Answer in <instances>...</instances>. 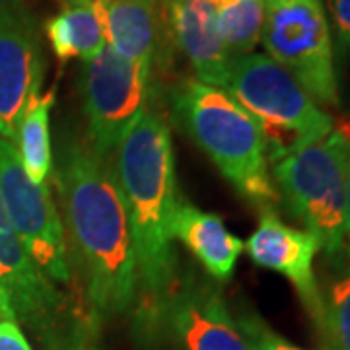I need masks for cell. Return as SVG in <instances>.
Here are the masks:
<instances>
[{
  "label": "cell",
  "instance_id": "1",
  "mask_svg": "<svg viewBox=\"0 0 350 350\" xmlns=\"http://www.w3.org/2000/svg\"><path fill=\"white\" fill-rule=\"evenodd\" d=\"M55 181L68 239L84 276L92 319L98 323L123 315L137 300V259L111 163L96 156L88 140L63 131Z\"/></svg>",
  "mask_w": 350,
  "mask_h": 350
},
{
  "label": "cell",
  "instance_id": "2",
  "mask_svg": "<svg viewBox=\"0 0 350 350\" xmlns=\"http://www.w3.org/2000/svg\"><path fill=\"white\" fill-rule=\"evenodd\" d=\"M113 158V175L133 232L138 288L146 298V306L138 312V325H142L165 300L177 278L174 216L181 199L172 131L162 113L148 107Z\"/></svg>",
  "mask_w": 350,
  "mask_h": 350
},
{
  "label": "cell",
  "instance_id": "3",
  "mask_svg": "<svg viewBox=\"0 0 350 350\" xmlns=\"http://www.w3.org/2000/svg\"><path fill=\"white\" fill-rule=\"evenodd\" d=\"M177 126L204 152L243 199L273 208L280 200L261 133L251 115L222 88L187 80L172 94Z\"/></svg>",
  "mask_w": 350,
  "mask_h": 350
},
{
  "label": "cell",
  "instance_id": "4",
  "mask_svg": "<svg viewBox=\"0 0 350 350\" xmlns=\"http://www.w3.org/2000/svg\"><path fill=\"white\" fill-rule=\"evenodd\" d=\"M224 90L255 121L269 162H280L335 129V119L265 53L232 59Z\"/></svg>",
  "mask_w": 350,
  "mask_h": 350
},
{
  "label": "cell",
  "instance_id": "5",
  "mask_svg": "<svg viewBox=\"0 0 350 350\" xmlns=\"http://www.w3.org/2000/svg\"><path fill=\"white\" fill-rule=\"evenodd\" d=\"M350 172V133L337 126L325 138L275 163L278 197L329 257L345 251V193Z\"/></svg>",
  "mask_w": 350,
  "mask_h": 350
},
{
  "label": "cell",
  "instance_id": "6",
  "mask_svg": "<svg viewBox=\"0 0 350 350\" xmlns=\"http://www.w3.org/2000/svg\"><path fill=\"white\" fill-rule=\"evenodd\" d=\"M261 43L317 103L338 107L333 36L321 0H265Z\"/></svg>",
  "mask_w": 350,
  "mask_h": 350
},
{
  "label": "cell",
  "instance_id": "7",
  "mask_svg": "<svg viewBox=\"0 0 350 350\" xmlns=\"http://www.w3.org/2000/svg\"><path fill=\"white\" fill-rule=\"evenodd\" d=\"M82 109L86 140L96 156L107 158L148 111L152 70L107 45L82 66Z\"/></svg>",
  "mask_w": 350,
  "mask_h": 350
},
{
  "label": "cell",
  "instance_id": "8",
  "mask_svg": "<svg viewBox=\"0 0 350 350\" xmlns=\"http://www.w3.org/2000/svg\"><path fill=\"white\" fill-rule=\"evenodd\" d=\"M0 202L29 259L53 284H70L72 262L49 187L33 183L12 142L0 137Z\"/></svg>",
  "mask_w": 350,
  "mask_h": 350
},
{
  "label": "cell",
  "instance_id": "9",
  "mask_svg": "<svg viewBox=\"0 0 350 350\" xmlns=\"http://www.w3.org/2000/svg\"><path fill=\"white\" fill-rule=\"evenodd\" d=\"M138 331L144 340L165 333L175 350H251L220 288L195 275L172 288Z\"/></svg>",
  "mask_w": 350,
  "mask_h": 350
},
{
  "label": "cell",
  "instance_id": "10",
  "mask_svg": "<svg viewBox=\"0 0 350 350\" xmlns=\"http://www.w3.org/2000/svg\"><path fill=\"white\" fill-rule=\"evenodd\" d=\"M0 292L8 298L14 315L38 331L43 342L64 333L80 319L68 312L64 294L29 259L24 243L0 202Z\"/></svg>",
  "mask_w": 350,
  "mask_h": 350
},
{
  "label": "cell",
  "instance_id": "11",
  "mask_svg": "<svg viewBox=\"0 0 350 350\" xmlns=\"http://www.w3.org/2000/svg\"><path fill=\"white\" fill-rule=\"evenodd\" d=\"M45 61L33 16L0 8V137L16 142L27 103L39 96Z\"/></svg>",
  "mask_w": 350,
  "mask_h": 350
},
{
  "label": "cell",
  "instance_id": "12",
  "mask_svg": "<svg viewBox=\"0 0 350 350\" xmlns=\"http://www.w3.org/2000/svg\"><path fill=\"white\" fill-rule=\"evenodd\" d=\"M319 250L315 236L308 230L284 224L275 208H262L259 226L245 243L251 261L292 282L313 323L321 308V286L313 273V259Z\"/></svg>",
  "mask_w": 350,
  "mask_h": 350
},
{
  "label": "cell",
  "instance_id": "13",
  "mask_svg": "<svg viewBox=\"0 0 350 350\" xmlns=\"http://www.w3.org/2000/svg\"><path fill=\"white\" fill-rule=\"evenodd\" d=\"M107 45L148 70L165 68L170 57V27L160 0H103Z\"/></svg>",
  "mask_w": 350,
  "mask_h": 350
},
{
  "label": "cell",
  "instance_id": "14",
  "mask_svg": "<svg viewBox=\"0 0 350 350\" xmlns=\"http://www.w3.org/2000/svg\"><path fill=\"white\" fill-rule=\"evenodd\" d=\"M218 0H183L165 10L174 45L193 66L202 84L224 90L232 57L216 27Z\"/></svg>",
  "mask_w": 350,
  "mask_h": 350
},
{
  "label": "cell",
  "instance_id": "15",
  "mask_svg": "<svg viewBox=\"0 0 350 350\" xmlns=\"http://www.w3.org/2000/svg\"><path fill=\"white\" fill-rule=\"evenodd\" d=\"M174 238L179 239L216 280L232 276L243 251V241L226 228L220 216L204 213L183 200L175 211Z\"/></svg>",
  "mask_w": 350,
  "mask_h": 350
},
{
  "label": "cell",
  "instance_id": "16",
  "mask_svg": "<svg viewBox=\"0 0 350 350\" xmlns=\"http://www.w3.org/2000/svg\"><path fill=\"white\" fill-rule=\"evenodd\" d=\"M45 33L59 61L94 59L107 47L103 0H63L61 10L47 20Z\"/></svg>",
  "mask_w": 350,
  "mask_h": 350
},
{
  "label": "cell",
  "instance_id": "17",
  "mask_svg": "<svg viewBox=\"0 0 350 350\" xmlns=\"http://www.w3.org/2000/svg\"><path fill=\"white\" fill-rule=\"evenodd\" d=\"M55 103V90L47 94H39L27 103L22 123L18 129V156L24 165L27 177L38 183L47 185L51 170H53V150H51L49 117Z\"/></svg>",
  "mask_w": 350,
  "mask_h": 350
},
{
  "label": "cell",
  "instance_id": "18",
  "mask_svg": "<svg viewBox=\"0 0 350 350\" xmlns=\"http://www.w3.org/2000/svg\"><path fill=\"white\" fill-rule=\"evenodd\" d=\"M265 0H218L216 27L232 59L255 53L261 41Z\"/></svg>",
  "mask_w": 350,
  "mask_h": 350
},
{
  "label": "cell",
  "instance_id": "19",
  "mask_svg": "<svg viewBox=\"0 0 350 350\" xmlns=\"http://www.w3.org/2000/svg\"><path fill=\"white\" fill-rule=\"evenodd\" d=\"M313 323L325 350H350V265L329 276Z\"/></svg>",
  "mask_w": 350,
  "mask_h": 350
},
{
  "label": "cell",
  "instance_id": "20",
  "mask_svg": "<svg viewBox=\"0 0 350 350\" xmlns=\"http://www.w3.org/2000/svg\"><path fill=\"white\" fill-rule=\"evenodd\" d=\"M236 321L247 338L251 350H304L275 333L257 313H241Z\"/></svg>",
  "mask_w": 350,
  "mask_h": 350
},
{
  "label": "cell",
  "instance_id": "21",
  "mask_svg": "<svg viewBox=\"0 0 350 350\" xmlns=\"http://www.w3.org/2000/svg\"><path fill=\"white\" fill-rule=\"evenodd\" d=\"M94 319H78L70 329H66L59 338L47 345V350H98L94 340Z\"/></svg>",
  "mask_w": 350,
  "mask_h": 350
},
{
  "label": "cell",
  "instance_id": "22",
  "mask_svg": "<svg viewBox=\"0 0 350 350\" xmlns=\"http://www.w3.org/2000/svg\"><path fill=\"white\" fill-rule=\"evenodd\" d=\"M329 12L338 47L350 51V0H329Z\"/></svg>",
  "mask_w": 350,
  "mask_h": 350
},
{
  "label": "cell",
  "instance_id": "23",
  "mask_svg": "<svg viewBox=\"0 0 350 350\" xmlns=\"http://www.w3.org/2000/svg\"><path fill=\"white\" fill-rule=\"evenodd\" d=\"M0 350H31L22 329L16 321H2L0 323Z\"/></svg>",
  "mask_w": 350,
  "mask_h": 350
},
{
  "label": "cell",
  "instance_id": "24",
  "mask_svg": "<svg viewBox=\"0 0 350 350\" xmlns=\"http://www.w3.org/2000/svg\"><path fill=\"white\" fill-rule=\"evenodd\" d=\"M345 253L350 259V172L347 177V193H345Z\"/></svg>",
  "mask_w": 350,
  "mask_h": 350
},
{
  "label": "cell",
  "instance_id": "25",
  "mask_svg": "<svg viewBox=\"0 0 350 350\" xmlns=\"http://www.w3.org/2000/svg\"><path fill=\"white\" fill-rule=\"evenodd\" d=\"M2 321H16V315H14V310L8 298L0 292V323Z\"/></svg>",
  "mask_w": 350,
  "mask_h": 350
},
{
  "label": "cell",
  "instance_id": "26",
  "mask_svg": "<svg viewBox=\"0 0 350 350\" xmlns=\"http://www.w3.org/2000/svg\"><path fill=\"white\" fill-rule=\"evenodd\" d=\"M24 0H0V8H16L22 6Z\"/></svg>",
  "mask_w": 350,
  "mask_h": 350
},
{
  "label": "cell",
  "instance_id": "27",
  "mask_svg": "<svg viewBox=\"0 0 350 350\" xmlns=\"http://www.w3.org/2000/svg\"><path fill=\"white\" fill-rule=\"evenodd\" d=\"M162 2V6L167 10L170 6H174V4H179V2H183V0H160Z\"/></svg>",
  "mask_w": 350,
  "mask_h": 350
}]
</instances>
